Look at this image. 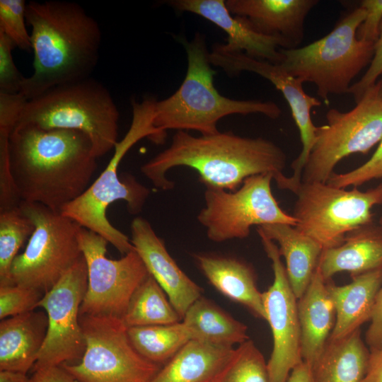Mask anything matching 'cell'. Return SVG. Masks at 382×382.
I'll list each match as a JSON object with an SVG mask.
<instances>
[{
  "mask_svg": "<svg viewBox=\"0 0 382 382\" xmlns=\"http://www.w3.org/2000/svg\"><path fill=\"white\" fill-rule=\"evenodd\" d=\"M382 75V23L378 40L375 43L373 58L361 79L350 86L349 93L358 102L364 93L378 81Z\"/></svg>",
  "mask_w": 382,
  "mask_h": 382,
  "instance_id": "obj_38",
  "label": "cell"
},
{
  "mask_svg": "<svg viewBox=\"0 0 382 382\" xmlns=\"http://www.w3.org/2000/svg\"><path fill=\"white\" fill-rule=\"evenodd\" d=\"M15 47L13 42L0 30V93H19L25 79L13 59L12 50Z\"/></svg>",
  "mask_w": 382,
  "mask_h": 382,
  "instance_id": "obj_37",
  "label": "cell"
},
{
  "mask_svg": "<svg viewBox=\"0 0 382 382\" xmlns=\"http://www.w3.org/2000/svg\"><path fill=\"white\" fill-rule=\"evenodd\" d=\"M79 242L88 271L80 316L122 319L132 294L149 274L144 263L135 250L120 259L108 258V241L83 227Z\"/></svg>",
  "mask_w": 382,
  "mask_h": 382,
  "instance_id": "obj_13",
  "label": "cell"
},
{
  "mask_svg": "<svg viewBox=\"0 0 382 382\" xmlns=\"http://www.w3.org/2000/svg\"><path fill=\"white\" fill-rule=\"evenodd\" d=\"M86 350L76 364L60 365L79 382H151L161 368L134 348L122 320L80 316Z\"/></svg>",
  "mask_w": 382,
  "mask_h": 382,
  "instance_id": "obj_11",
  "label": "cell"
},
{
  "mask_svg": "<svg viewBox=\"0 0 382 382\" xmlns=\"http://www.w3.org/2000/svg\"><path fill=\"white\" fill-rule=\"evenodd\" d=\"M272 261L274 280L262 292V301L273 337L267 369L270 382H286L291 371L303 361L297 299L289 282L285 266L275 243L257 231Z\"/></svg>",
  "mask_w": 382,
  "mask_h": 382,
  "instance_id": "obj_15",
  "label": "cell"
},
{
  "mask_svg": "<svg viewBox=\"0 0 382 382\" xmlns=\"http://www.w3.org/2000/svg\"><path fill=\"white\" fill-rule=\"evenodd\" d=\"M130 240L149 273L183 320L190 306L202 296V288L180 268L146 219L141 216L133 219Z\"/></svg>",
  "mask_w": 382,
  "mask_h": 382,
  "instance_id": "obj_18",
  "label": "cell"
},
{
  "mask_svg": "<svg viewBox=\"0 0 382 382\" xmlns=\"http://www.w3.org/2000/svg\"><path fill=\"white\" fill-rule=\"evenodd\" d=\"M359 6L365 10V18L357 31L358 39L376 43L382 23V0H362Z\"/></svg>",
  "mask_w": 382,
  "mask_h": 382,
  "instance_id": "obj_39",
  "label": "cell"
},
{
  "mask_svg": "<svg viewBox=\"0 0 382 382\" xmlns=\"http://www.w3.org/2000/svg\"><path fill=\"white\" fill-rule=\"evenodd\" d=\"M212 65L219 66L228 75L241 71L253 72L270 81L278 89L289 105L293 119L299 129L302 149L293 161V174L288 176L286 190L294 192L302 182V173L316 139V128L311 110L321 102L307 94L303 83L286 71L281 64L253 58L243 52L228 53L213 47L208 54Z\"/></svg>",
  "mask_w": 382,
  "mask_h": 382,
  "instance_id": "obj_16",
  "label": "cell"
},
{
  "mask_svg": "<svg viewBox=\"0 0 382 382\" xmlns=\"http://www.w3.org/2000/svg\"><path fill=\"white\" fill-rule=\"evenodd\" d=\"M11 131L0 127V213L18 208L22 202L11 169L8 139Z\"/></svg>",
  "mask_w": 382,
  "mask_h": 382,
  "instance_id": "obj_35",
  "label": "cell"
},
{
  "mask_svg": "<svg viewBox=\"0 0 382 382\" xmlns=\"http://www.w3.org/2000/svg\"><path fill=\"white\" fill-rule=\"evenodd\" d=\"M156 99L149 96L141 102L132 100V120L121 140L115 144L108 165L77 199L63 207L61 213L81 227L103 237L123 255L134 250L131 240L114 227L106 216L109 206L118 200L126 202L132 214L141 212L150 190L129 174L120 178L119 165L129 150L139 141L147 138L156 144L164 142L166 132L154 125Z\"/></svg>",
  "mask_w": 382,
  "mask_h": 382,
  "instance_id": "obj_4",
  "label": "cell"
},
{
  "mask_svg": "<svg viewBox=\"0 0 382 382\" xmlns=\"http://www.w3.org/2000/svg\"><path fill=\"white\" fill-rule=\"evenodd\" d=\"M195 258L216 289L245 306L255 316L266 320L262 293L257 287L255 274L250 266L231 257L197 254Z\"/></svg>",
  "mask_w": 382,
  "mask_h": 382,
  "instance_id": "obj_25",
  "label": "cell"
},
{
  "mask_svg": "<svg viewBox=\"0 0 382 382\" xmlns=\"http://www.w3.org/2000/svg\"><path fill=\"white\" fill-rule=\"evenodd\" d=\"M27 3L24 0H0V30L21 50L31 49L30 34L25 28Z\"/></svg>",
  "mask_w": 382,
  "mask_h": 382,
  "instance_id": "obj_33",
  "label": "cell"
},
{
  "mask_svg": "<svg viewBox=\"0 0 382 382\" xmlns=\"http://www.w3.org/2000/svg\"><path fill=\"white\" fill-rule=\"evenodd\" d=\"M45 294L26 286H0L1 320L33 311Z\"/></svg>",
  "mask_w": 382,
  "mask_h": 382,
  "instance_id": "obj_34",
  "label": "cell"
},
{
  "mask_svg": "<svg viewBox=\"0 0 382 382\" xmlns=\"http://www.w3.org/2000/svg\"><path fill=\"white\" fill-rule=\"evenodd\" d=\"M369 353L359 329L340 340L329 339L311 367L313 381L361 382Z\"/></svg>",
  "mask_w": 382,
  "mask_h": 382,
  "instance_id": "obj_27",
  "label": "cell"
},
{
  "mask_svg": "<svg viewBox=\"0 0 382 382\" xmlns=\"http://www.w3.org/2000/svg\"><path fill=\"white\" fill-rule=\"evenodd\" d=\"M272 174L265 173L246 178L235 191L206 187L204 206L197 218L207 238L221 243L248 237L253 226H295L296 219L280 207L272 194Z\"/></svg>",
  "mask_w": 382,
  "mask_h": 382,
  "instance_id": "obj_10",
  "label": "cell"
},
{
  "mask_svg": "<svg viewBox=\"0 0 382 382\" xmlns=\"http://www.w3.org/2000/svg\"><path fill=\"white\" fill-rule=\"evenodd\" d=\"M371 193L376 205H382V182L380 183L376 187L369 190Z\"/></svg>",
  "mask_w": 382,
  "mask_h": 382,
  "instance_id": "obj_45",
  "label": "cell"
},
{
  "mask_svg": "<svg viewBox=\"0 0 382 382\" xmlns=\"http://www.w3.org/2000/svg\"><path fill=\"white\" fill-rule=\"evenodd\" d=\"M87 283V265L83 256L39 302L37 307L47 313L48 327L34 370L82 358L86 343L80 308Z\"/></svg>",
  "mask_w": 382,
  "mask_h": 382,
  "instance_id": "obj_14",
  "label": "cell"
},
{
  "mask_svg": "<svg viewBox=\"0 0 382 382\" xmlns=\"http://www.w3.org/2000/svg\"><path fill=\"white\" fill-rule=\"evenodd\" d=\"M361 382H382V347L370 351L366 371Z\"/></svg>",
  "mask_w": 382,
  "mask_h": 382,
  "instance_id": "obj_42",
  "label": "cell"
},
{
  "mask_svg": "<svg viewBox=\"0 0 382 382\" xmlns=\"http://www.w3.org/2000/svg\"><path fill=\"white\" fill-rule=\"evenodd\" d=\"M119 116L108 89L89 77L54 86L27 100L17 125L81 132L89 137L98 158L118 141Z\"/></svg>",
  "mask_w": 382,
  "mask_h": 382,
  "instance_id": "obj_6",
  "label": "cell"
},
{
  "mask_svg": "<svg viewBox=\"0 0 382 382\" xmlns=\"http://www.w3.org/2000/svg\"><path fill=\"white\" fill-rule=\"evenodd\" d=\"M298 300L301 357L312 367L330 338L336 318L327 282L317 268L306 290Z\"/></svg>",
  "mask_w": 382,
  "mask_h": 382,
  "instance_id": "obj_21",
  "label": "cell"
},
{
  "mask_svg": "<svg viewBox=\"0 0 382 382\" xmlns=\"http://www.w3.org/2000/svg\"><path fill=\"white\" fill-rule=\"evenodd\" d=\"M187 57V69L179 88L169 97L156 100L154 126L166 132L194 130L202 135L219 132L217 122L233 114H262L271 119L282 110L272 101L236 100L222 96L214 85V70L209 61L204 37L197 33L190 42L180 40Z\"/></svg>",
  "mask_w": 382,
  "mask_h": 382,
  "instance_id": "obj_5",
  "label": "cell"
},
{
  "mask_svg": "<svg viewBox=\"0 0 382 382\" xmlns=\"http://www.w3.org/2000/svg\"><path fill=\"white\" fill-rule=\"evenodd\" d=\"M48 319L45 311H31L0 323V370L26 374L45 342Z\"/></svg>",
  "mask_w": 382,
  "mask_h": 382,
  "instance_id": "obj_22",
  "label": "cell"
},
{
  "mask_svg": "<svg viewBox=\"0 0 382 382\" xmlns=\"http://www.w3.org/2000/svg\"><path fill=\"white\" fill-rule=\"evenodd\" d=\"M173 8L203 17L221 28L228 35L226 44H216L217 50L228 52H243L249 57L280 64V49H291L282 37L263 35L254 30L245 18L233 16L224 0H171Z\"/></svg>",
  "mask_w": 382,
  "mask_h": 382,
  "instance_id": "obj_17",
  "label": "cell"
},
{
  "mask_svg": "<svg viewBox=\"0 0 382 382\" xmlns=\"http://www.w3.org/2000/svg\"><path fill=\"white\" fill-rule=\"evenodd\" d=\"M182 322L191 340L233 347L249 339L245 324L203 296L190 306Z\"/></svg>",
  "mask_w": 382,
  "mask_h": 382,
  "instance_id": "obj_28",
  "label": "cell"
},
{
  "mask_svg": "<svg viewBox=\"0 0 382 382\" xmlns=\"http://www.w3.org/2000/svg\"><path fill=\"white\" fill-rule=\"evenodd\" d=\"M218 382H270L267 362L253 340L236 348L235 356Z\"/></svg>",
  "mask_w": 382,
  "mask_h": 382,
  "instance_id": "obj_32",
  "label": "cell"
},
{
  "mask_svg": "<svg viewBox=\"0 0 382 382\" xmlns=\"http://www.w3.org/2000/svg\"><path fill=\"white\" fill-rule=\"evenodd\" d=\"M378 86H379V93H380V95L382 97V79L381 80H379L378 82H377Z\"/></svg>",
  "mask_w": 382,
  "mask_h": 382,
  "instance_id": "obj_46",
  "label": "cell"
},
{
  "mask_svg": "<svg viewBox=\"0 0 382 382\" xmlns=\"http://www.w3.org/2000/svg\"><path fill=\"white\" fill-rule=\"evenodd\" d=\"M286 159L284 151L265 138L231 132L195 137L178 131L169 146L141 166V171L163 190L174 186L168 171L185 166L196 170L206 187L235 191L253 175L270 173L277 181L285 175Z\"/></svg>",
  "mask_w": 382,
  "mask_h": 382,
  "instance_id": "obj_2",
  "label": "cell"
},
{
  "mask_svg": "<svg viewBox=\"0 0 382 382\" xmlns=\"http://www.w3.org/2000/svg\"><path fill=\"white\" fill-rule=\"evenodd\" d=\"M32 382H79L61 366L35 370Z\"/></svg>",
  "mask_w": 382,
  "mask_h": 382,
  "instance_id": "obj_41",
  "label": "cell"
},
{
  "mask_svg": "<svg viewBox=\"0 0 382 382\" xmlns=\"http://www.w3.org/2000/svg\"><path fill=\"white\" fill-rule=\"evenodd\" d=\"M8 152L21 201L54 212L87 190L97 168L89 137L76 130L17 125L9 135Z\"/></svg>",
  "mask_w": 382,
  "mask_h": 382,
  "instance_id": "obj_1",
  "label": "cell"
},
{
  "mask_svg": "<svg viewBox=\"0 0 382 382\" xmlns=\"http://www.w3.org/2000/svg\"><path fill=\"white\" fill-rule=\"evenodd\" d=\"M366 342L371 351L382 347V286L375 299L371 324L366 332Z\"/></svg>",
  "mask_w": 382,
  "mask_h": 382,
  "instance_id": "obj_40",
  "label": "cell"
},
{
  "mask_svg": "<svg viewBox=\"0 0 382 382\" xmlns=\"http://www.w3.org/2000/svg\"><path fill=\"white\" fill-rule=\"evenodd\" d=\"M379 224H381L382 226V214H381L380 220H379Z\"/></svg>",
  "mask_w": 382,
  "mask_h": 382,
  "instance_id": "obj_47",
  "label": "cell"
},
{
  "mask_svg": "<svg viewBox=\"0 0 382 382\" xmlns=\"http://www.w3.org/2000/svg\"><path fill=\"white\" fill-rule=\"evenodd\" d=\"M35 230L33 221L19 207L0 213V286L14 284L13 262Z\"/></svg>",
  "mask_w": 382,
  "mask_h": 382,
  "instance_id": "obj_31",
  "label": "cell"
},
{
  "mask_svg": "<svg viewBox=\"0 0 382 382\" xmlns=\"http://www.w3.org/2000/svg\"><path fill=\"white\" fill-rule=\"evenodd\" d=\"M318 0H226L231 14L243 17L256 31L277 36L296 48L304 36V23Z\"/></svg>",
  "mask_w": 382,
  "mask_h": 382,
  "instance_id": "obj_19",
  "label": "cell"
},
{
  "mask_svg": "<svg viewBox=\"0 0 382 382\" xmlns=\"http://www.w3.org/2000/svg\"><path fill=\"white\" fill-rule=\"evenodd\" d=\"M382 269V226L371 222L347 234L339 246L323 250L317 270L328 282L341 272L352 276Z\"/></svg>",
  "mask_w": 382,
  "mask_h": 382,
  "instance_id": "obj_20",
  "label": "cell"
},
{
  "mask_svg": "<svg viewBox=\"0 0 382 382\" xmlns=\"http://www.w3.org/2000/svg\"><path fill=\"white\" fill-rule=\"evenodd\" d=\"M365 16L359 6L323 37L302 47L280 49L279 64L303 83H313L326 104L331 95L349 93L352 80L369 65L374 54L375 43L357 37Z\"/></svg>",
  "mask_w": 382,
  "mask_h": 382,
  "instance_id": "obj_7",
  "label": "cell"
},
{
  "mask_svg": "<svg viewBox=\"0 0 382 382\" xmlns=\"http://www.w3.org/2000/svg\"><path fill=\"white\" fill-rule=\"evenodd\" d=\"M382 286V269L352 276L347 284L337 286L328 283L336 318L330 340L346 337L371 320L375 299Z\"/></svg>",
  "mask_w": 382,
  "mask_h": 382,
  "instance_id": "obj_24",
  "label": "cell"
},
{
  "mask_svg": "<svg viewBox=\"0 0 382 382\" xmlns=\"http://www.w3.org/2000/svg\"><path fill=\"white\" fill-rule=\"evenodd\" d=\"M286 382H314L311 366L303 361L291 371Z\"/></svg>",
  "mask_w": 382,
  "mask_h": 382,
  "instance_id": "obj_43",
  "label": "cell"
},
{
  "mask_svg": "<svg viewBox=\"0 0 382 382\" xmlns=\"http://www.w3.org/2000/svg\"><path fill=\"white\" fill-rule=\"evenodd\" d=\"M257 231L278 243L279 253L286 262L289 282L299 299L313 277L323 249L315 241L291 225L267 224L257 226Z\"/></svg>",
  "mask_w": 382,
  "mask_h": 382,
  "instance_id": "obj_26",
  "label": "cell"
},
{
  "mask_svg": "<svg viewBox=\"0 0 382 382\" xmlns=\"http://www.w3.org/2000/svg\"><path fill=\"white\" fill-rule=\"evenodd\" d=\"M0 382H32L25 373L0 370Z\"/></svg>",
  "mask_w": 382,
  "mask_h": 382,
  "instance_id": "obj_44",
  "label": "cell"
},
{
  "mask_svg": "<svg viewBox=\"0 0 382 382\" xmlns=\"http://www.w3.org/2000/svg\"><path fill=\"white\" fill-rule=\"evenodd\" d=\"M352 110L326 113L302 173V182L327 183L336 165L353 154H367L382 139V97L376 83Z\"/></svg>",
  "mask_w": 382,
  "mask_h": 382,
  "instance_id": "obj_9",
  "label": "cell"
},
{
  "mask_svg": "<svg viewBox=\"0 0 382 382\" xmlns=\"http://www.w3.org/2000/svg\"><path fill=\"white\" fill-rule=\"evenodd\" d=\"M295 227L323 250L340 245L347 233L372 221L376 205L368 190H351L327 183L301 182L294 192Z\"/></svg>",
  "mask_w": 382,
  "mask_h": 382,
  "instance_id": "obj_12",
  "label": "cell"
},
{
  "mask_svg": "<svg viewBox=\"0 0 382 382\" xmlns=\"http://www.w3.org/2000/svg\"><path fill=\"white\" fill-rule=\"evenodd\" d=\"M20 208L35 230L13 262L12 280L45 294L83 257L79 242L81 226L39 203L22 202Z\"/></svg>",
  "mask_w": 382,
  "mask_h": 382,
  "instance_id": "obj_8",
  "label": "cell"
},
{
  "mask_svg": "<svg viewBox=\"0 0 382 382\" xmlns=\"http://www.w3.org/2000/svg\"><path fill=\"white\" fill-rule=\"evenodd\" d=\"M127 335L137 352L161 366L191 340L182 320L168 325L129 328Z\"/></svg>",
  "mask_w": 382,
  "mask_h": 382,
  "instance_id": "obj_30",
  "label": "cell"
},
{
  "mask_svg": "<svg viewBox=\"0 0 382 382\" xmlns=\"http://www.w3.org/2000/svg\"><path fill=\"white\" fill-rule=\"evenodd\" d=\"M235 354L232 346L190 340L151 382H218Z\"/></svg>",
  "mask_w": 382,
  "mask_h": 382,
  "instance_id": "obj_23",
  "label": "cell"
},
{
  "mask_svg": "<svg viewBox=\"0 0 382 382\" xmlns=\"http://www.w3.org/2000/svg\"><path fill=\"white\" fill-rule=\"evenodd\" d=\"M25 18L34 71L23 79L19 93L31 100L54 86L91 77L99 59L101 30L79 4L30 1Z\"/></svg>",
  "mask_w": 382,
  "mask_h": 382,
  "instance_id": "obj_3",
  "label": "cell"
},
{
  "mask_svg": "<svg viewBox=\"0 0 382 382\" xmlns=\"http://www.w3.org/2000/svg\"><path fill=\"white\" fill-rule=\"evenodd\" d=\"M122 321L127 328L173 324L182 320L150 274L132 294Z\"/></svg>",
  "mask_w": 382,
  "mask_h": 382,
  "instance_id": "obj_29",
  "label": "cell"
},
{
  "mask_svg": "<svg viewBox=\"0 0 382 382\" xmlns=\"http://www.w3.org/2000/svg\"><path fill=\"white\" fill-rule=\"evenodd\" d=\"M382 178V139L372 156L361 166L349 172L333 173L327 183L340 188L359 186Z\"/></svg>",
  "mask_w": 382,
  "mask_h": 382,
  "instance_id": "obj_36",
  "label": "cell"
}]
</instances>
